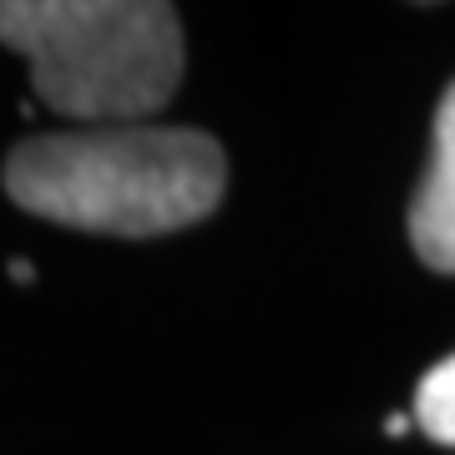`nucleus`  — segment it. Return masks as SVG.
Wrapping results in <instances>:
<instances>
[{
  "instance_id": "3",
  "label": "nucleus",
  "mask_w": 455,
  "mask_h": 455,
  "mask_svg": "<svg viewBox=\"0 0 455 455\" xmlns=\"http://www.w3.org/2000/svg\"><path fill=\"white\" fill-rule=\"evenodd\" d=\"M430 167L420 178V193L410 203V243L430 268L455 274V82L440 97L435 137H430Z\"/></svg>"
},
{
  "instance_id": "2",
  "label": "nucleus",
  "mask_w": 455,
  "mask_h": 455,
  "mask_svg": "<svg viewBox=\"0 0 455 455\" xmlns=\"http://www.w3.org/2000/svg\"><path fill=\"white\" fill-rule=\"evenodd\" d=\"M0 41L26 56L36 97L82 127H132L182 82V26L157 0H5Z\"/></svg>"
},
{
  "instance_id": "5",
  "label": "nucleus",
  "mask_w": 455,
  "mask_h": 455,
  "mask_svg": "<svg viewBox=\"0 0 455 455\" xmlns=\"http://www.w3.org/2000/svg\"><path fill=\"white\" fill-rule=\"evenodd\" d=\"M11 278H16V283H31V263H26V259H16V263H11Z\"/></svg>"
},
{
  "instance_id": "6",
  "label": "nucleus",
  "mask_w": 455,
  "mask_h": 455,
  "mask_svg": "<svg viewBox=\"0 0 455 455\" xmlns=\"http://www.w3.org/2000/svg\"><path fill=\"white\" fill-rule=\"evenodd\" d=\"M405 430H410L405 415H390V420H385V435H405Z\"/></svg>"
},
{
  "instance_id": "1",
  "label": "nucleus",
  "mask_w": 455,
  "mask_h": 455,
  "mask_svg": "<svg viewBox=\"0 0 455 455\" xmlns=\"http://www.w3.org/2000/svg\"><path fill=\"white\" fill-rule=\"evenodd\" d=\"M228 188L223 147L188 127H76L20 142L5 193L26 212L82 233L157 238L203 223Z\"/></svg>"
},
{
  "instance_id": "4",
  "label": "nucleus",
  "mask_w": 455,
  "mask_h": 455,
  "mask_svg": "<svg viewBox=\"0 0 455 455\" xmlns=\"http://www.w3.org/2000/svg\"><path fill=\"white\" fill-rule=\"evenodd\" d=\"M415 425L440 445H455V355L440 359L415 390Z\"/></svg>"
}]
</instances>
